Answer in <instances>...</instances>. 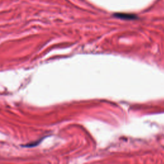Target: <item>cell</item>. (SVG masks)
Here are the masks:
<instances>
[{
	"label": "cell",
	"instance_id": "obj_1",
	"mask_svg": "<svg viewBox=\"0 0 164 164\" xmlns=\"http://www.w3.org/2000/svg\"><path fill=\"white\" fill-rule=\"evenodd\" d=\"M115 16L120 19H126V20L134 19L136 18V17H135L133 15L127 14H117L115 15Z\"/></svg>",
	"mask_w": 164,
	"mask_h": 164
}]
</instances>
